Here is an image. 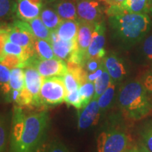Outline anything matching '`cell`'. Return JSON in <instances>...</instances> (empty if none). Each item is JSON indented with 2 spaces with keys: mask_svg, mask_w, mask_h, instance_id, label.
Masks as SVG:
<instances>
[{
  "mask_svg": "<svg viewBox=\"0 0 152 152\" xmlns=\"http://www.w3.org/2000/svg\"><path fill=\"white\" fill-rule=\"evenodd\" d=\"M11 71L0 63V90L7 97L10 93L11 89L9 85ZM5 97V98H6Z\"/></svg>",
  "mask_w": 152,
  "mask_h": 152,
  "instance_id": "26",
  "label": "cell"
},
{
  "mask_svg": "<svg viewBox=\"0 0 152 152\" xmlns=\"http://www.w3.org/2000/svg\"><path fill=\"white\" fill-rule=\"evenodd\" d=\"M101 110L97 99H92L85 108L77 112V127L80 130H85L97 124L101 115Z\"/></svg>",
  "mask_w": 152,
  "mask_h": 152,
  "instance_id": "12",
  "label": "cell"
},
{
  "mask_svg": "<svg viewBox=\"0 0 152 152\" xmlns=\"http://www.w3.org/2000/svg\"><path fill=\"white\" fill-rule=\"evenodd\" d=\"M7 40L18 45L24 49H34L35 37L29 23L16 20L7 26Z\"/></svg>",
  "mask_w": 152,
  "mask_h": 152,
  "instance_id": "6",
  "label": "cell"
},
{
  "mask_svg": "<svg viewBox=\"0 0 152 152\" xmlns=\"http://www.w3.org/2000/svg\"><path fill=\"white\" fill-rule=\"evenodd\" d=\"M34 47H35L36 55L39 59L45 60L56 58L53 51L52 44L49 42L35 38Z\"/></svg>",
  "mask_w": 152,
  "mask_h": 152,
  "instance_id": "19",
  "label": "cell"
},
{
  "mask_svg": "<svg viewBox=\"0 0 152 152\" xmlns=\"http://www.w3.org/2000/svg\"><path fill=\"white\" fill-rule=\"evenodd\" d=\"M112 80L109 73L105 68L102 75L97 80L94 82V95L93 99H98L99 97L105 92V90L109 86Z\"/></svg>",
  "mask_w": 152,
  "mask_h": 152,
  "instance_id": "24",
  "label": "cell"
},
{
  "mask_svg": "<svg viewBox=\"0 0 152 152\" xmlns=\"http://www.w3.org/2000/svg\"><path fill=\"white\" fill-rule=\"evenodd\" d=\"M106 25L104 20L95 24L94 30L93 31L92 40L87 49V59L96 58L103 59L106 56V51L104 49L106 41Z\"/></svg>",
  "mask_w": 152,
  "mask_h": 152,
  "instance_id": "9",
  "label": "cell"
},
{
  "mask_svg": "<svg viewBox=\"0 0 152 152\" xmlns=\"http://www.w3.org/2000/svg\"><path fill=\"white\" fill-rule=\"evenodd\" d=\"M130 149H131V148H130ZM130 149H129L128 150H127V151H125V152H130Z\"/></svg>",
  "mask_w": 152,
  "mask_h": 152,
  "instance_id": "47",
  "label": "cell"
},
{
  "mask_svg": "<svg viewBox=\"0 0 152 152\" xmlns=\"http://www.w3.org/2000/svg\"><path fill=\"white\" fill-rule=\"evenodd\" d=\"M130 152H136V147H131Z\"/></svg>",
  "mask_w": 152,
  "mask_h": 152,
  "instance_id": "44",
  "label": "cell"
},
{
  "mask_svg": "<svg viewBox=\"0 0 152 152\" xmlns=\"http://www.w3.org/2000/svg\"><path fill=\"white\" fill-rule=\"evenodd\" d=\"M16 4L13 0H0V18L8 17L14 12Z\"/></svg>",
  "mask_w": 152,
  "mask_h": 152,
  "instance_id": "31",
  "label": "cell"
},
{
  "mask_svg": "<svg viewBox=\"0 0 152 152\" xmlns=\"http://www.w3.org/2000/svg\"><path fill=\"white\" fill-rule=\"evenodd\" d=\"M142 84L144 85L147 92L152 93V71L145 76Z\"/></svg>",
  "mask_w": 152,
  "mask_h": 152,
  "instance_id": "39",
  "label": "cell"
},
{
  "mask_svg": "<svg viewBox=\"0 0 152 152\" xmlns=\"http://www.w3.org/2000/svg\"><path fill=\"white\" fill-rule=\"evenodd\" d=\"M50 42L56 58L64 61L69 59L72 53L77 48V39L67 41L61 39L57 35L56 30L51 31Z\"/></svg>",
  "mask_w": 152,
  "mask_h": 152,
  "instance_id": "13",
  "label": "cell"
},
{
  "mask_svg": "<svg viewBox=\"0 0 152 152\" xmlns=\"http://www.w3.org/2000/svg\"><path fill=\"white\" fill-rule=\"evenodd\" d=\"M9 85L11 90L20 91L24 88L25 72L23 68H16L11 69Z\"/></svg>",
  "mask_w": 152,
  "mask_h": 152,
  "instance_id": "25",
  "label": "cell"
},
{
  "mask_svg": "<svg viewBox=\"0 0 152 152\" xmlns=\"http://www.w3.org/2000/svg\"><path fill=\"white\" fill-rule=\"evenodd\" d=\"M103 59H96V58H90L88 59L85 64V69L87 73H91L98 69L102 65Z\"/></svg>",
  "mask_w": 152,
  "mask_h": 152,
  "instance_id": "35",
  "label": "cell"
},
{
  "mask_svg": "<svg viewBox=\"0 0 152 152\" xmlns=\"http://www.w3.org/2000/svg\"><path fill=\"white\" fill-rule=\"evenodd\" d=\"M15 11L18 18L28 22L39 16L42 7L33 4L29 0H18Z\"/></svg>",
  "mask_w": 152,
  "mask_h": 152,
  "instance_id": "16",
  "label": "cell"
},
{
  "mask_svg": "<svg viewBox=\"0 0 152 152\" xmlns=\"http://www.w3.org/2000/svg\"><path fill=\"white\" fill-rule=\"evenodd\" d=\"M149 11H150V12H151V14H152V7H150Z\"/></svg>",
  "mask_w": 152,
  "mask_h": 152,
  "instance_id": "46",
  "label": "cell"
},
{
  "mask_svg": "<svg viewBox=\"0 0 152 152\" xmlns=\"http://www.w3.org/2000/svg\"><path fill=\"white\" fill-rule=\"evenodd\" d=\"M25 87L33 95L35 107L37 109H42L44 106L40 100V90L44 77L33 66H28L25 68Z\"/></svg>",
  "mask_w": 152,
  "mask_h": 152,
  "instance_id": "11",
  "label": "cell"
},
{
  "mask_svg": "<svg viewBox=\"0 0 152 152\" xmlns=\"http://www.w3.org/2000/svg\"><path fill=\"white\" fill-rule=\"evenodd\" d=\"M64 102L68 106H73L77 110L83 109V100H82L79 90L69 92H66Z\"/></svg>",
  "mask_w": 152,
  "mask_h": 152,
  "instance_id": "30",
  "label": "cell"
},
{
  "mask_svg": "<svg viewBox=\"0 0 152 152\" xmlns=\"http://www.w3.org/2000/svg\"><path fill=\"white\" fill-rule=\"evenodd\" d=\"M8 140V128L7 118L0 113V152H5Z\"/></svg>",
  "mask_w": 152,
  "mask_h": 152,
  "instance_id": "29",
  "label": "cell"
},
{
  "mask_svg": "<svg viewBox=\"0 0 152 152\" xmlns=\"http://www.w3.org/2000/svg\"><path fill=\"white\" fill-rule=\"evenodd\" d=\"M142 83L130 81L120 89L118 103L126 118L139 121L147 117L152 111V101Z\"/></svg>",
  "mask_w": 152,
  "mask_h": 152,
  "instance_id": "2",
  "label": "cell"
},
{
  "mask_svg": "<svg viewBox=\"0 0 152 152\" xmlns=\"http://www.w3.org/2000/svg\"><path fill=\"white\" fill-rule=\"evenodd\" d=\"M29 1L33 4L38 6L39 7H42L43 5V0H29Z\"/></svg>",
  "mask_w": 152,
  "mask_h": 152,
  "instance_id": "43",
  "label": "cell"
},
{
  "mask_svg": "<svg viewBox=\"0 0 152 152\" xmlns=\"http://www.w3.org/2000/svg\"><path fill=\"white\" fill-rule=\"evenodd\" d=\"M28 66L35 67L44 78L51 77H64L68 72L67 65L65 61L58 58L41 60L37 56L28 62Z\"/></svg>",
  "mask_w": 152,
  "mask_h": 152,
  "instance_id": "7",
  "label": "cell"
},
{
  "mask_svg": "<svg viewBox=\"0 0 152 152\" xmlns=\"http://www.w3.org/2000/svg\"><path fill=\"white\" fill-rule=\"evenodd\" d=\"M28 23H29L32 30H33V33L36 38L45 39V40L50 42L51 30L46 27L40 18L37 17V18L28 21Z\"/></svg>",
  "mask_w": 152,
  "mask_h": 152,
  "instance_id": "21",
  "label": "cell"
},
{
  "mask_svg": "<svg viewBox=\"0 0 152 152\" xmlns=\"http://www.w3.org/2000/svg\"><path fill=\"white\" fill-rule=\"evenodd\" d=\"M63 79H64V85H65L67 92L79 90L80 85L72 73L68 71L63 77Z\"/></svg>",
  "mask_w": 152,
  "mask_h": 152,
  "instance_id": "33",
  "label": "cell"
},
{
  "mask_svg": "<svg viewBox=\"0 0 152 152\" xmlns=\"http://www.w3.org/2000/svg\"><path fill=\"white\" fill-rule=\"evenodd\" d=\"M116 85L112 80L110 83L109 87L105 90L103 94L99 97L97 99L99 106L101 112L104 113L107 111L111 107L113 101L114 99L115 93V87Z\"/></svg>",
  "mask_w": 152,
  "mask_h": 152,
  "instance_id": "22",
  "label": "cell"
},
{
  "mask_svg": "<svg viewBox=\"0 0 152 152\" xmlns=\"http://www.w3.org/2000/svg\"><path fill=\"white\" fill-rule=\"evenodd\" d=\"M149 1H150V2H151V0H149Z\"/></svg>",
  "mask_w": 152,
  "mask_h": 152,
  "instance_id": "48",
  "label": "cell"
},
{
  "mask_svg": "<svg viewBox=\"0 0 152 152\" xmlns=\"http://www.w3.org/2000/svg\"><path fill=\"white\" fill-rule=\"evenodd\" d=\"M66 90L63 77H45L40 90V100L45 108L59 105L64 102Z\"/></svg>",
  "mask_w": 152,
  "mask_h": 152,
  "instance_id": "5",
  "label": "cell"
},
{
  "mask_svg": "<svg viewBox=\"0 0 152 152\" xmlns=\"http://www.w3.org/2000/svg\"><path fill=\"white\" fill-rule=\"evenodd\" d=\"M66 65H67L68 71L73 74L80 86L87 82L88 73L83 66L77 63L70 61H66Z\"/></svg>",
  "mask_w": 152,
  "mask_h": 152,
  "instance_id": "23",
  "label": "cell"
},
{
  "mask_svg": "<svg viewBox=\"0 0 152 152\" xmlns=\"http://www.w3.org/2000/svg\"><path fill=\"white\" fill-rule=\"evenodd\" d=\"M54 9L62 20H78L76 1L74 0H61L55 4Z\"/></svg>",
  "mask_w": 152,
  "mask_h": 152,
  "instance_id": "17",
  "label": "cell"
},
{
  "mask_svg": "<svg viewBox=\"0 0 152 152\" xmlns=\"http://www.w3.org/2000/svg\"><path fill=\"white\" fill-rule=\"evenodd\" d=\"M151 4L149 0H125L118 4L108 6L106 14L109 16L123 13L147 14Z\"/></svg>",
  "mask_w": 152,
  "mask_h": 152,
  "instance_id": "10",
  "label": "cell"
},
{
  "mask_svg": "<svg viewBox=\"0 0 152 152\" xmlns=\"http://www.w3.org/2000/svg\"><path fill=\"white\" fill-rule=\"evenodd\" d=\"M95 24L79 20V28L77 35V51L87 57V49L92 40Z\"/></svg>",
  "mask_w": 152,
  "mask_h": 152,
  "instance_id": "15",
  "label": "cell"
},
{
  "mask_svg": "<svg viewBox=\"0 0 152 152\" xmlns=\"http://www.w3.org/2000/svg\"><path fill=\"white\" fill-rule=\"evenodd\" d=\"M141 135L143 144L150 152H152V122L144 126Z\"/></svg>",
  "mask_w": 152,
  "mask_h": 152,
  "instance_id": "32",
  "label": "cell"
},
{
  "mask_svg": "<svg viewBox=\"0 0 152 152\" xmlns=\"http://www.w3.org/2000/svg\"><path fill=\"white\" fill-rule=\"evenodd\" d=\"M136 152H150L147 147L142 144V145L139 146V147H136Z\"/></svg>",
  "mask_w": 152,
  "mask_h": 152,
  "instance_id": "42",
  "label": "cell"
},
{
  "mask_svg": "<svg viewBox=\"0 0 152 152\" xmlns=\"http://www.w3.org/2000/svg\"><path fill=\"white\" fill-rule=\"evenodd\" d=\"M79 28V20H63L56 32L61 39L71 41L77 39Z\"/></svg>",
  "mask_w": 152,
  "mask_h": 152,
  "instance_id": "18",
  "label": "cell"
},
{
  "mask_svg": "<svg viewBox=\"0 0 152 152\" xmlns=\"http://www.w3.org/2000/svg\"><path fill=\"white\" fill-rule=\"evenodd\" d=\"M47 152H72L59 140H52L48 144Z\"/></svg>",
  "mask_w": 152,
  "mask_h": 152,
  "instance_id": "34",
  "label": "cell"
},
{
  "mask_svg": "<svg viewBox=\"0 0 152 152\" xmlns=\"http://www.w3.org/2000/svg\"><path fill=\"white\" fill-rule=\"evenodd\" d=\"M47 147H48V144L45 141L42 143L34 152H47Z\"/></svg>",
  "mask_w": 152,
  "mask_h": 152,
  "instance_id": "40",
  "label": "cell"
},
{
  "mask_svg": "<svg viewBox=\"0 0 152 152\" xmlns=\"http://www.w3.org/2000/svg\"><path fill=\"white\" fill-rule=\"evenodd\" d=\"M0 63L9 69H14L16 68H25L26 67L24 61L20 56L14 54H5L0 61Z\"/></svg>",
  "mask_w": 152,
  "mask_h": 152,
  "instance_id": "28",
  "label": "cell"
},
{
  "mask_svg": "<svg viewBox=\"0 0 152 152\" xmlns=\"http://www.w3.org/2000/svg\"><path fill=\"white\" fill-rule=\"evenodd\" d=\"M105 1V3L108 6L111 5H115V4H118L123 2L125 0H104Z\"/></svg>",
  "mask_w": 152,
  "mask_h": 152,
  "instance_id": "41",
  "label": "cell"
},
{
  "mask_svg": "<svg viewBox=\"0 0 152 152\" xmlns=\"http://www.w3.org/2000/svg\"><path fill=\"white\" fill-rule=\"evenodd\" d=\"M82 100H83V109L92 101L94 95V83L87 81L82 85L79 88Z\"/></svg>",
  "mask_w": 152,
  "mask_h": 152,
  "instance_id": "27",
  "label": "cell"
},
{
  "mask_svg": "<svg viewBox=\"0 0 152 152\" xmlns=\"http://www.w3.org/2000/svg\"><path fill=\"white\" fill-rule=\"evenodd\" d=\"M48 2H54V1H56V0H47Z\"/></svg>",
  "mask_w": 152,
  "mask_h": 152,
  "instance_id": "45",
  "label": "cell"
},
{
  "mask_svg": "<svg viewBox=\"0 0 152 152\" xmlns=\"http://www.w3.org/2000/svg\"><path fill=\"white\" fill-rule=\"evenodd\" d=\"M144 52L149 59L152 60V35L147 38L144 43Z\"/></svg>",
  "mask_w": 152,
  "mask_h": 152,
  "instance_id": "38",
  "label": "cell"
},
{
  "mask_svg": "<svg viewBox=\"0 0 152 152\" xmlns=\"http://www.w3.org/2000/svg\"><path fill=\"white\" fill-rule=\"evenodd\" d=\"M49 126V115L40 110L27 114L24 128L18 141L9 146V152H34L46 141Z\"/></svg>",
  "mask_w": 152,
  "mask_h": 152,
  "instance_id": "3",
  "label": "cell"
},
{
  "mask_svg": "<svg viewBox=\"0 0 152 152\" xmlns=\"http://www.w3.org/2000/svg\"><path fill=\"white\" fill-rule=\"evenodd\" d=\"M104 69H105V66H104V62L102 61V65L100 66V67L96 71L93 72V73H88V75H87V81L94 83L96 80H97L99 77L102 75V74L103 73Z\"/></svg>",
  "mask_w": 152,
  "mask_h": 152,
  "instance_id": "37",
  "label": "cell"
},
{
  "mask_svg": "<svg viewBox=\"0 0 152 152\" xmlns=\"http://www.w3.org/2000/svg\"><path fill=\"white\" fill-rule=\"evenodd\" d=\"M39 17L44 24L51 31L56 30L63 20L55 10L50 8H45L42 10Z\"/></svg>",
  "mask_w": 152,
  "mask_h": 152,
  "instance_id": "20",
  "label": "cell"
},
{
  "mask_svg": "<svg viewBox=\"0 0 152 152\" xmlns=\"http://www.w3.org/2000/svg\"><path fill=\"white\" fill-rule=\"evenodd\" d=\"M103 62L111 80L115 84H118L126 77L127 71L124 63L116 54L112 53L105 56Z\"/></svg>",
  "mask_w": 152,
  "mask_h": 152,
  "instance_id": "14",
  "label": "cell"
},
{
  "mask_svg": "<svg viewBox=\"0 0 152 152\" xmlns=\"http://www.w3.org/2000/svg\"><path fill=\"white\" fill-rule=\"evenodd\" d=\"M76 9L78 20L93 24L102 20L104 7L100 0H77Z\"/></svg>",
  "mask_w": 152,
  "mask_h": 152,
  "instance_id": "8",
  "label": "cell"
},
{
  "mask_svg": "<svg viewBox=\"0 0 152 152\" xmlns=\"http://www.w3.org/2000/svg\"><path fill=\"white\" fill-rule=\"evenodd\" d=\"M109 23L114 39L128 47L141 40L151 27V19L147 14L113 15L109 16Z\"/></svg>",
  "mask_w": 152,
  "mask_h": 152,
  "instance_id": "1",
  "label": "cell"
},
{
  "mask_svg": "<svg viewBox=\"0 0 152 152\" xmlns=\"http://www.w3.org/2000/svg\"><path fill=\"white\" fill-rule=\"evenodd\" d=\"M131 147L130 137L118 128L102 131L96 140L97 152H125Z\"/></svg>",
  "mask_w": 152,
  "mask_h": 152,
  "instance_id": "4",
  "label": "cell"
},
{
  "mask_svg": "<svg viewBox=\"0 0 152 152\" xmlns=\"http://www.w3.org/2000/svg\"><path fill=\"white\" fill-rule=\"evenodd\" d=\"M7 40V31L2 27H0V61L4 55V47Z\"/></svg>",
  "mask_w": 152,
  "mask_h": 152,
  "instance_id": "36",
  "label": "cell"
}]
</instances>
